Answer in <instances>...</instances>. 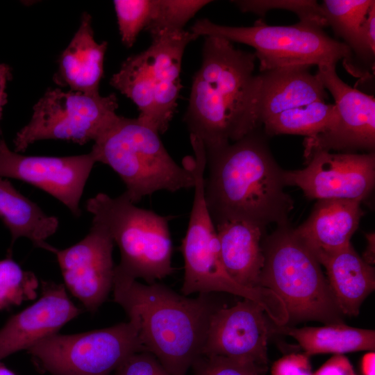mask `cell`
Masks as SVG:
<instances>
[{
	"label": "cell",
	"mask_w": 375,
	"mask_h": 375,
	"mask_svg": "<svg viewBox=\"0 0 375 375\" xmlns=\"http://www.w3.org/2000/svg\"><path fill=\"white\" fill-rule=\"evenodd\" d=\"M256 60L254 53L238 49L224 38L206 37L184 116L190 135L199 138L206 151L236 142L262 127Z\"/></svg>",
	"instance_id": "6da1fadb"
},
{
	"label": "cell",
	"mask_w": 375,
	"mask_h": 375,
	"mask_svg": "<svg viewBox=\"0 0 375 375\" xmlns=\"http://www.w3.org/2000/svg\"><path fill=\"white\" fill-rule=\"evenodd\" d=\"M267 138L260 127L236 142L206 151L204 195L215 225L240 220L264 230L272 223H289L294 201L284 190V170Z\"/></svg>",
	"instance_id": "7a4b0ae2"
},
{
	"label": "cell",
	"mask_w": 375,
	"mask_h": 375,
	"mask_svg": "<svg viewBox=\"0 0 375 375\" xmlns=\"http://www.w3.org/2000/svg\"><path fill=\"white\" fill-rule=\"evenodd\" d=\"M114 301L138 327L146 351L172 375H185L202 356L210 317L209 294L195 298L157 282L144 284L114 272Z\"/></svg>",
	"instance_id": "3957f363"
},
{
	"label": "cell",
	"mask_w": 375,
	"mask_h": 375,
	"mask_svg": "<svg viewBox=\"0 0 375 375\" xmlns=\"http://www.w3.org/2000/svg\"><path fill=\"white\" fill-rule=\"evenodd\" d=\"M97 162L107 165L126 185L124 194L133 203L159 190L193 188L185 165H178L165 148L159 133L140 121L117 115L94 141Z\"/></svg>",
	"instance_id": "277c9868"
},
{
	"label": "cell",
	"mask_w": 375,
	"mask_h": 375,
	"mask_svg": "<svg viewBox=\"0 0 375 375\" xmlns=\"http://www.w3.org/2000/svg\"><path fill=\"white\" fill-rule=\"evenodd\" d=\"M194 155L187 162L194 178V197L181 247L185 268L182 294L222 292L240 296L260 305L276 325L285 324L289 320L288 313L276 294L265 288L243 286L227 273L220 255L215 224L205 199L206 154L198 150Z\"/></svg>",
	"instance_id": "5b68a950"
},
{
	"label": "cell",
	"mask_w": 375,
	"mask_h": 375,
	"mask_svg": "<svg viewBox=\"0 0 375 375\" xmlns=\"http://www.w3.org/2000/svg\"><path fill=\"white\" fill-rule=\"evenodd\" d=\"M265 262L260 287L283 301L288 322L315 320L342 323V316L321 265L288 224L261 242Z\"/></svg>",
	"instance_id": "8992f818"
},
{
	"label": "cell",
	"mask_w": 375,
	"mask_h": 375,
	"mask_svg": "<svg viewBox=\"0 0 375 375\" xmlns=\"http://www.w3.org/2000/svg\"><path fill=\"white\" fill-rule=\"evenodd\" d=\"M86 210L103 224L119 247L121 259L114 272L147 284L174 272L171 216H162L139 208L123 193L111 197L99 193L89 199Z\"/></svg>",
	"instance_id": "52a82bcc"
},
{
	"label": "cell",
	"mask_w": 375,
	"mask_h": 375,
	"mask_svg": "<svg viewBox=\"0 0 375 375\" xmlns=\"http://www.w3.org/2000/svg\"><path fill=\"white\" fill-rule=\"evenodd\" d=\"M190 31L197 38L219 37L253 47L260 72L294 65H336L340 60L344 65L351 57L350 49L343 42L307 22L271 26L260 20L251 26H229L201 19Z\"/></svg>",
	"instance_id": "ba28073f"
},
{
	"label": "cell",
	"mask_w": 375,
	"mask_h": 375,
	"mask_svg": "<svg viewBox=\"0 0 375 375\" xmlns=\"http://www.w3.org/2000/svg\"><path fill=\"white\" fill-rule=\"evenodd\" d=\"M28 351L53 375H111L130 356L146 350L137 326L129 320L82 333H55Z\"/></svg>",
	"instance_id": "9c48e42d"
},
{
	"label": "cell",
	"mask_w": 375,
	"mask_h": 375,
	"mask_svg": "<svg viewBox=\"0 0 375 375\" xmlns=\"http://www.w3.org/2000/svg\"><path fill=\"white\" fill-rule=\"evenodd\" d=\"M115 94L48 90L33 106L30 122L16 134L15 152L42 140H64L78 144L94 141L117 116Z\"/></svg>",
	"instance_id": "30bf717a"
},
{
	"label": "cell",
	"mask_w": 375,
	"mask_h": 375,
	"mask_svg": "<svg viewBox=\"0 0 375 375\" xmlns=\"http://www.w3.org/2000/svg\"><path fill=\"white\" fill-rule=\"evenodd\" d=\"M335 65L317 66V75L335 101L338 120L329 129L303 141L306 160L314 153L331 150L374 152L375 99L344 83Z\"/></svg>",
	"instance_id": "8fae6325"
},
{
	"label": "cell",
	"mask_w": 375,
	"mask_h": 375,
	"mask_svg": "<svg viewBox=\"0 0 375 375\" xmlns=\"http://www.w3.org/2000/svg\"><path fill=\"white\" fill-rule=\"evenodd\" d=\"M305 168L285 171L286 185L297 186L310 199L362 201L375 184V153H333L319 151L306 160Z\"/></svg>",
	"instance_id": "7c38bea8"
},
{
	"label": "cell",
	"mask_w": 375,
	"mask_h": 375,
	"mask_svg": "<svg viewBox=\"0 0 375 375\" xmlns=\"http://www.w3.org/2000/svg\"><path fill=\"white\" fill-rule=\"evenodd\" d=\"M96 158L88 153L55 157L24 156L11 151L0 138V178L22 181L49 193L65 205L75 217Z\"/></svg>",
	"instance_id": "4fadbf2b"
},
{
	"label": "cell",
	"mask_w": 375,
	"mask_h": 375,
	"mask_svg": "<svg viewBox=\"0 0 375 375\" xmlns=\"http://www.w3.org/2000/svg\"><path fill=\"white\" fill-rule=\"evenodd\" d=\"M113 245L108 228L92 219L90 230L83 240L53 252L66 287L92 312L106 301L112 289Z\"/></svg>",
	"instance_id": "5bb4252c"
},
{
	"label": "cell",
	"mask_w": 375,
	"mask_h": 375,
	"mask_svg": "<svg viewBox=\"0 0 375 375\" xmlns=\"http://www.w3.org/2000/svg\"><path fill=\"white\" fill-rule=\"evenodd\" d=\"M263 308L244 299L212 314L202 356L245 358L267 365V342L274 328Z\"/></svg>",
	"instance_id": "9a60e30c"
},
{
	"label": "cell",
	"mask_w": 375,
	"mask_h": 375,
	"mask_svg": "<svg viewBox=\"0 0 375 375\" xmlns=\"http://www.w3.org/2000/svg\"><path fill=\"white\" fill-rule=\"evenodd\" d=\"M42 285L40 298L12 316L0 329V361L57 333L80 314L81 310L69 299L62 284L43 281Z\"/></svg>",
	"instance_id": "2e32d148"
},
{
	"label": "cell",
	"mask_w": 375,
	"mask_h": 375,
	"mask_svg": "<svg viewBox=\"0 0 375 375\" xmlns=\"http://www.w3.org/2000/svg\"><path fill=\"white\" fill-rule=\"evenodd\" d=\"M197 37L183 30L164 32L152 38L147 49L154 89V106L149 126L159 134L168 128L182 88V58L187 45Z\"/></svg>",
	"instance_id": "e0dca14e"
},
{
	"label": "cell",
	"mask_w": 375,
	"mask_h": 375,
	"mask_svg": "<svg viewBox=\"0 0 375 375\" xmlns=\"http://www.w3.org/2000/svg\"><path fill=\"white\" fill-rule=\"evenodd\" d=\"M361 201L349 199H322L315 205L308 218L294 233L317 259L351 244L364 212Z\"/></svg>",
	"instance_id": "ac0fdd59"
},
{
	"label": "cell",
	"mask_w": 375,
	"mask_h": 375,
	"mask_svg": "<svg viewBox=\"0 0 375 375\" xmlns=\"http://www.w3.org/2000/svg\"><path fill=\"white\" fill-rule=\"evenodd\" d=\"M308 65L281 67L258 74L259 122L287 110L315 101H325L328 94L321 80Z\"/></svg>",
	"instance_id": "d6986e66"
},
{
	"label": "cell",
	"mask_w": 375,
	"mask_h": 375,
	"mask_svg": "<svg viewBox=\"0 0 375 375\" xmlns=\"http://www.w3.org/2000/svg\"><path fill=\"white\" fill-rule=\"evenodd\" d=\"M107 47V42L94 40L92 17L84 12L77 31L58 59L53 81L72 91L99 93Z\"/></svg>",
	"instance_id": "ffe728a7"
},
{
	"label": "cell",
	"mask_w": 375,
	"mask_h": 375,
	"mask_svg": "<svg viewBox=\"0 0 375 375\" xmlns=\"http://www.w3.org/2000/svg\"><path fill=\"white\" fill-rule=\"evenodd\" d=\"M223 265L238 283L251 288L260 287L265 258L261 247L263 229L240 220L215 225Z\"/></svg>",
	"instance_id": "44dd1931"
},
{
	"label": "cell",
	"mask_w": 375,
	"mask_h": 375,
	"mask_svg": "<svg viewBox=\"0 0 375 375\" xmlns=\"http://www.w3.org/2000/svg\"><path fill=\"white\" fill-rule=\"evenodd\" d=\"M326 271L327 281L344 315L357 316L363 301L374 290L375 271L351 244L317 258Z\"/></svg>",
	"instance_id": "7402d4cb"
},
{
	"label": "cell",
	"mask_w": 375,
	"mask_h": 375,
	"mask_svg": "<svg viewBox=\"0 0 375 375\" xmlns=\"http://www.w3.org/2000/svg\"><path fill=\"white\" fill-rule=\"evenodd\" d=\"M0 219L10 231L12 244L22 237L38 247L53 253L46 243L58 227V219L48 215L34 202L22 194L8 180L0 178Z\"/></svg>",
	"instance_id": "603a6c76"
},
{
	"label": "cell",
	"mask_w": 375,
	"mask_h": 375,
	"mask_svg": "<svg viewBox=\"0 0 375 375\" xmlns=\"http://www.w3.org/2000/svg\"><path fill=\"white\" fill-rule=\"evenodd\" d=\"M274 333L288 335L295 339L309 356L319 353L369 351L375 349V331L349 326L342 323L317 327L294 328L276 326Z\"/></svg>",
	"instance_id": "cb8c5ba5"
},
{
	"label": "cell",
	"mask_w": 375,
	"mask_h": 375,
	"mask_svg": "<svg viewBox=\"0 0 375 375\" xmlns=\"http://www.w3.org/2000/svg\"><path fill=\"white\" fill-rule=\"evenodd\" d=\"M338 120L335 104L315 101L281 112L262 124L267 137L281 134L317 135L333 127Z\"/></svg>",
	"instance_id": "d4e9b609"
},
{
	"label": "cell",
	"mask_w": 375,
	"mask_h": 375,
	"mask_svg": "<svg viewBox=\"0 0 375 375\" xmlns=\"http://www.w3.org/2000/svg\"><path fill=\"white\" fill-rule=\"evenodd\" d=\"M374 5V0H324L320 6L327 26L343 40L351 53L361 26Z\"/></svg>",
	"instance_id": "484cf974"
},
{
	"label": "cell",
	"mask_w": 375,
	"mask_h": 375,
	"mask_svg": "<svg viewBox=\"0 0 375 375\" xmlns=\"http://www.w3.org/2000/svg\"><path fill=\"white\" fill-rule=\"evenodd\" d=\"M211 1L153 0L150 19L145 30L151 38L163 32L183 30L187 22Z\"/></svg>",
	"instance_id": "4316f807"
},
{
	"label": "cell",
	"mask_w": 375,
	"mask_h": 375,
	"mask_svg": "<svg viewBox=\"0 0 375 375\" xmlns=\"http://www.w3.org/2000/svg\"><path fill=\"white\" fill-rule=\"evenodd\" d=\"M38 281L10 258L0 260V310L34 299Z\"/></svg>",
	"instance_id": "83f0119b"
},
{
	"label": "cell",
	"mask_w": 375,
	"mask_h": 375,
	"mask_svg": "<svg viewBox=\"0 0 375 375\" xmlns=\"http://www.w3.org/2000/svg\"><path fill=\"white\" fill-rule=\"evenodd\" d=\"M232 2L244 12L265 16L272 9L286 10L294 12L299 22L312 24L322 28L327 26L320 4L315 0H239Z\"/></svg>",
	"instance_id": "f1b7e54d"
},
{
	"label": "cell",
	"mask_w": 375,
	"mask_h": 375,
	"mask_svg": "<svg viewBox=\"0 0 375 375\" xmlns=\"http://www.w3.org/2000/svg\"><path fill=\"white\" fill-rule=\"evenodd\" d=\"M152 3L153 0L113 1L121 39L126 47H132L140 31L147 26Z\"/></svg>",
	"instance_id": "f546056e"
},
{
	"label": "cell",
	"mask_w": 375,
	"mask_h": 375,
	"mask_svg": "<svg viewBox=\"0 0 375 375\" xmlns=\"http://www.w3.org/2000/svg\"><path fill=\"white\" fill-rule=\"evenodd\" d=\"M194 375H265L267 365L245 358L201 356L192 365Z\"/></svg>",
	"instance_id": "4dcf8cb0"
},
{
	"label": "cell",
	"mask_w": 375,
	"mask_h": 375,
	"mask_svg": "<svg viewBox=\"0 0 375 375\" xmlns=\"http://www.w3.org/2000/svg\"><path fill=\"white\" fill-rule=\"evenodd\" d=\"M115 375H172L151 353L141 351L127 358Z\"/></svg>",
	"instance_id": "1f68e13d"
},
{
	"label": "cell",
	"mask_w": 375,
	"mask_h": 375,
	"mask_svg": "<svg viewBox=\"0 0 375 375\" xmlns=\"http://www.w3.org/2000/svg\"><path fill=\"white\" fill-rule=\"evenodd\" d=\"M271 375H312L310 356L305 353H292L276 360Z\"/></svg>",
	"instance_id": "d6a6232c"
},
{
	"label": "cell",
	"mask_w": 375,
	"mask_h": 375,
	"mask_svg": "<svg viewBox=\"0 0 375 375\" xmlns=\"http://www.w3.org/2000/svg\"><path fill=\"white\" fill-rule=\"evenodd\" d=\"M312 375H356L349 360L343 354H335Z\"/></svg>",
	"instance_id": "836d02e7"
},
{
	"label": "cell",
	"mask_w": 375,
	"mask_h": 375,
	"mask_svg": "<svg viewBox=\"0 0 375 375\" xmlns=\"http://www.w3.org/2000/svg\"><path fill=\"white\" fill-rule=\"evenodd\" d=\"M11 77L12 72L10 66L5 63H0V119L3 107L7 102V94L6 93L7 83L11 79Z\"/></svg>",
	"instance_id": "e575fe53"
},
{
	"label": "cell",
	"mask_w": 375,
	"mask_h": 375,
	"mask_svg": "<svg viewBox=\"0 0 375 375\" xmlns=\"http://www.w3.org/2000/svg\"><path fill=\"white\" fill-rule=\"evenodd\" d=\"M375 353L374 351L367 353L362 358L361 370L362 375H375Z\"/></svg>",
	"instance_id": "d590c367"
},
{
	"label": "cell",
	"mask_w": 375,
	"mask_h": 375,
	"mask_svg": "<svg viewBox=\"0 0 375 375\" xmlns=\"http://www.w3.org/2000/svg\"><path fill=\"white\" fill-rule=\"evenodd\" d=\"M368 245L367 246L366 251L362 259L369 265L374 262V233L370 236L367 235Z\"/></svg>",
	"instance_id": "8d00e7d4"
},
{
	"label": "cell",
	"mask_w": 375,
	"mask_h": 375,
	"mask_svg": "<svg viewBox=\"0 0 375 375\" xmlns=\"http://www.w3.org/2000/svg\"><path fill=\"white\" fill-rule=\"evenodd\" d=\"M0 375H16L0 361Z\"/></svg>",
	"instance_id": "74e56055"
}]
</instances>
